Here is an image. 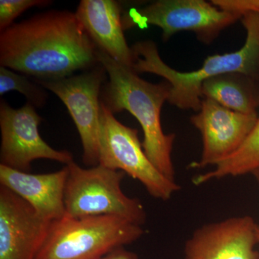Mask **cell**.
Returning a JSON list of instances; mask_svg holds the SVG:
<instances>
[{"mask_svg": "<svg viewBox=\"0 0 259 259\" xmlns=\"http://www.w3.org/2000/svg\"><path fill=\"white\" fill-rule=\"evenodd\" d=\"M122 8L114 0H81L76 15L97 49L132 69L134 57L124 35Z\"/></svg>", "mask_w": 259, "mask_h": 259, "instance_id": "cell-14", "label": "cell"}, {"mask_svg": "<svg viewBox=\"0 0 259 259\" xmlns=\"http://www.w3.org/2000/svg\"><path fill=\"white\" fill-rule=\"evenodd\" d=\"M144 233L142 226L116 216L65 215L51 222L35 259H100L138 241Z\"/></svg>", "mask_w": 259, "mask_h": 259, "instance_id": "cell-4", "label": "cell"}, {"mask_svg": "<svg viewBox=\"0 0 259 259\" xmlns=\"http://www.w3.org/2000/svg\"><path fill=\"white\" fill-rule=\"evenodd\" d=\"M257 241H258V244H259V225H258V227H257ZM259 259V258H258Z\"/></svg>", "mask_w": 259, "mask_h": 259, "instance_id": "cell-22", "label": "cell"}, {"mask_svg": "<svg viewBox=\"0 0 259 259\" xmlns=\"http://www.w3.org/2000/svg\"><path fill=\"white\" fill-rule=\"evenodd\" d=\"M257 227L250 216L204 225L186 241L185 259H258Z\"/></svg>", "mask_w": 259, "mask_h": 259, "instance_id": "cell-12", "label": "cell"}, {"mask_svg": "<svg viewBox=\"0 0 259 259\" xmlns=\"http://www.w3.org/2000/svg\"><path fill=\"white\" fill-rule=\"evenodd\" d=\"M45 0H1L0 1V30H6L13 25L15 18L32 7L50 4Z\"/></svg>", "mask_w": 259, "mask_h": 259, "instance_id": "cell-18", "label": "cell"}, {"mask_svg": "<svg viewBox=\"0 0 259 259\" xmlns=\"http://www.w3.org/2000/svg\"><path fill=\"white\" fill-rule=\"evenodd\" d=\"M211 3L221 9L230 11L254 12L259 15V0H212Z\"/></svg>", "mask_w": 259, "mask_h": 259, "instance_id": "cell-19", "label": "cell"}, {"mask_svg": "<svg viewBox=\"0 0 259 259\" xmlns=\"http://www.w3.org/2000/svg\"><path fill=\"white\" fill-rule=\"evenodd\" d=\"M258 117L257 114L240 113L211 99H202L199 111L190 118L202 135V156L200 161L191 163V168L215 166L231 156L249 136Z\"/></svg>", "mask_w": 259, "mask_h": 259, "instance_id": "cell-10", "label": "cell"}, {"mask_svg": "<svg viewBox=\"0 0 259 259\" xmlns=\"http://www.w3.org/2000/svg\"><path fill=\"white\" fill-rule=\"evenodd\" d=\"M65 189L66 215L81 218L89 216H116L142 226L146 212L139 199L126 195L121 184L125 173L98 164L82 168L74 161L66 165Z\"/></svg>", "mask_w": 259, "mask_h": 259, "instance_id": "cell-5", "label": "cell"}, {"mask_svg": "<svg viewBox=\"0 0 259 259\" xmlns=\"http://www.w3.org/2000/svg\"><path fill=\"white\" fill-rule=\"evenodd\" d=\"M202 95L240 113L257 114L258 80L239 72L220 75L202 83Z\"/></svg>", "mask_w": 259, "mask_h": 259, "instance_id": "cell-15", "label": "cell"}, {"mask_svg": "<svg viewBox=\"0 0 259 259\" xmlns=\"http://www.w3.org/2000/svg\"><path fill=\"white\" fill-rule=\"evenodd\" d=\"M107 75L99 64L82 74L36 82L55 94L67 107L81 139L83 163L90 167L99 164L100 94Z\"/></svg>", "mask_w": 259, "mask_h": 259, "instance_id": "cell-8", "label": "cell"}, {"mask_svg": "<svg viewBox=\"0 0 259 259\" xmlns=\"http://www.w3.org/2000/svg\"><path fill=\"white\" fill-rule=\"evenodd\" d=\"M99 164L139 180L148 194L157 199L168 200L181 188L176 181L167 178L150 161L138 130L121 123L102 102Z\"/></svg>", "mask_w": 259, "mask_h": 259, "instance_id": "cell-7", "label": "cell"}, {"mask_svg": "<svg viewBox=\"0 0 259 259\" xmlns=\"http://www.w3.org/2000/svg\"><path fill=\"white\" fill-rule=\"evenodd\" d=\"M251 174L254 176L255 180H256L259 185V167L258 168H255L254 171H252Z\"/></svg>", "mask_w": 259, "mask_h": 259, "instance_id": "cell-21", "label": "cell"}, {"mask_svg": "<svg viewBox=\"0 0 259 259\" xmlns=\"http://www.w3.org/2000/svg\"><path fill=\"white\" fill-rule=\"evenodd\" d=\"M51 223L18 194L0 187V259H35Z\"/></svg>", "mask_w": 259, "mask_h": 259, "instance_id": "cell-11", "label": "cell"}, {"mask_svg": "<svg viewBox=\"0 0 259 259\" xmlns=\"http://www.w3.org/2000/svg\"><path fill=\"white\" fill-rule=\"evenodd\" d=\"M96 55L108 76L102 88L100 101L113 115L125 110L136 117L144 132L142 146L146 156L158 171L175 181L171 154L176 136L165 134L161 122L162 107L169 97V83H153L141 79L131 68L100 49Z\"/></svg>", "mask_w": 259, "mask_h": 259, "instance_id": "cell-2", "label": "cell"}, {"mask_svg": "<svg viewBox=\"0 0 259 259\" xmlns=\"http://www.w3.org/2000/svg\"><path fill=\"white\" fill-rule=\"evenodd\" d=\"M97 50L76 13L67 10L39 13L0 34L1 66L40 81L95 67Z\"/></svg>", "mask_w": 259, "mask_h": 259, "instance_id": "cell-1", "label": "cell"}, {"mask_svg": "<svg viewBox=\"0 0 259 259\" xmlns=\"http://www.w3.org/2000/svg\"><path fill=\"white\" fill-rule=\"evenodd\" d=\"M241 20L246 30L243 47L235 52L208 56L199 69L182 72L172 69L162 60L157 46L151 40L136 42L131 47L132 69L138 74L150 73L161 76L171 87L168 103L181 110L197 112L203 99L202 83L206 80L239 72L259 81V15L245 12Z\"/></svg>", "mask_w": 259, "mask_h": 259, "instance_id": "cell-3", "label": "cell"}, {"mask_svg": "<svg viewBox=\"0 0 259 259\" xmlns=\"http://www.w3.org/2000/svg\"><path fill=\"white\" fill-rule=\"evenodd\" d=\"M68 174L66 165L52 173L33 175L0 164V185L26 201L40 217L52 222L66 215Z\"/></svg>", "mask_w": 259, "mask_h": 259, "instance_id": "cell-13", "label": "cell"}, {"mask_svg": "<svg viewBox=\"0 0 259 259\" xmlns=\"http://www.w3.org/2000/svg\"><path fill=\"white\" fill-rule=\"evenodd\" d=\"M32 83L23 75L19 74L13 70L0 66V95L11 91H17L26 97L29 103L34 107H42L47 101V94L45 90Z\"/></svg>", "mask_w": 259, "mask_h": 259, "instance_id": "cell-17", "label": "cell"}, {"mask_svg": "<svg viewBox=\"0 0 259 259\" xmlns=\"http://www.w3.org/2000/svg\"><path fill=\"white\" fill-rule=\"evenodd\" d=\"M259 167V117L251 132L231 156L218 163L212 171L199 175L194 179V185L199 186L209 181L226 177H238L251 174Z\"/></svg>", "mask_w": 259, "mask_h": 259, "instance_id": "cell-16", "label": "cell"}, {"mask_svg": "<svg viewBox=\"0 0 259 259\" xmlns=\"http://www.w3.org/2000/svg\"><path fill=\"white\" fill-rule=\"evenodd\" d=\"M100 259H139V258L135 252L126 249L125 247H120L112 250Z\"/></svg>", "mask_w": 259, "mask_h": 259, "instance_id": "cell-20", "label": "cell"}, {"mask_svg": "<svg viewBox=\"0 0 259 259\" xmlns=\"http://www.w3.org/2000/svg\"><path fill=\"white\" fill-rule=\"evenodd\" d=\"M41 121L32 104L27 102L20 108L14 109L5 100H1L2 165L29 172L32 162L37 159L52 160L66 165L74 161L72 153L54 149L42 139L38 130Z\"/></svg>", "mask_w": 259, "mask_h": 259, "instance_id": "cell-9", "label": "cell"}, {"mask_svg": "<svg viewBox=\"0 0 259 259\" xmlns=\"http://www.w3.org/2000/svg\"><path fill=\"white\" fill-rule=\"evenodd\" d=\"M240 12L221 9L204 0H158L122 16L124 30L154 25L167 41L177 32H192L199 41L212 44L223 30L241 20Z\"/></svg>", "mask_w": 259, "mask_h": 259, "instance_id": "cell-6", "label": "cell"}]
</instances>
